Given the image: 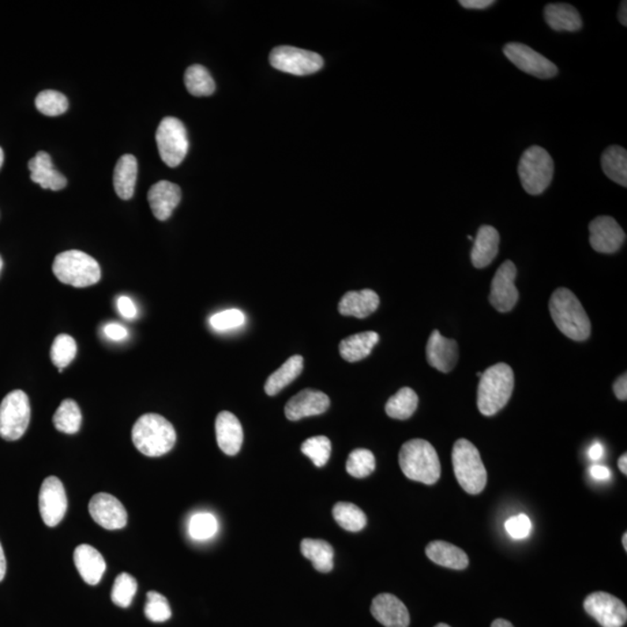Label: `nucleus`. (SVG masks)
Instances as JSON below:
<instances>
[{
    "label": "nucleus",
    "instance_id": "1",
    "mask_svg": "<svg viewBox=\"0 0 627 627\" xmlns=\"http://www.w3.org/2000/svg\"><path fill=\"white\" fill-rule=\"evenodd\" d=\"M550 311L555 325L570 340L582 341L591 336V320L579 299L568 288L554 291L550 299Z\"/></svg>",
    "mask_w": 627,
    "mask_h": 627
},
{
    "label": "nucleus",
    "instance_id": "2",
    "mask_svg": "<svg viewBox=\"0 0 627 627\" xmlns=\"http://www.w3.org/2000/svg\"><path fill=\"white\" fill-rule=\"evenodd\" d=\"M131 438L135 448L146 457L170 452L177 441L174 426L159 414H145L134 424Z\"/></svg>",
    "mask_w": 627,
    "mask_h": 627
},
{
    "label": "nucleus",
    "instance_id": "3",
    "mask_svg": "<svg viewBox=\"0 0 627 627\" xmlns=\"http://www.w3.org/2000/svg\"><path fill=\"white\" fill-rule=\"evenodd\" d=\"M515 378L512 367L497 364L483 372L478 388V408L484 416L502 411L513 396Z\"/></svg>",
    "mask_w": 627,
    "mask_h": 627
},
{
    "label": "nucleus",
    "instance_id": "4",
    "mask_svg": "<svg viewBox=\"0 0 627 627\" xmlns=\"http://www.w3.org/2000/svg\"><path fill=\"white\" fill-rule=\"evenodd\" d=\"M400 467L412 482L435 484L441 478V461L429 442L412 439L404 443L399 454Z\"/></svg>",
    "mask_w": 627,
    "mask_h": 627
},
{
    "label": "nucleus",
    "instance_id": "5",
    "mask_svg": "<svg viewBox=\"0 0 627 627\" xmlns=\"http://www.w3.org/2000/svg\"><path fill=\"white\" fill-rule=\"evenodd\" d=\"M52 272L61 283L77 288L93 286L101 278L95 258L80 250H69L56 256Z\"/></svg>",
    "mask_w": 627,
    "mask_h": 627
},
{
    "label": "nucleus",
    "instance_id": "6",
    "mask_svg": "<svg viewBox=\"0 0 627 627\" xmlns=\"http://www.w3.org/2000/svg\"><path fill=\"white\" fill-rule=\"evenodd\" d=\"M452 463L461 488L468 494L482 493L487 484V471L479 450L467 439H459L454 443Z\"/></svg>",
    "mask_w": 627,
    "mask_h": 627
},
{
    "label": "nucleus",
    "instance_id": "7",
    "mask_svg": "<svg viewBox=\"0 0 627 627\" xmlns=\"http://www.w3.org/2000/svg\"><path fill=\"white\" fill-rule=\"evenodd\" d=\"M554 175V161L547 150L532 145L525 150L518 164V176L525 192L539 195L551 185Z\"/></svg>",
    "mask_w": 627,
    "mask_h": 627
},
{
    "label": "nucleus",
    "instance_id": "8",
    "mask_svg": "<svg viewBox=\"0 0 627 627\" xmlns=\"http://www.w3.org/2000/svg\"><path fill=\"white\" fill-rule=\"evenodd\" d=\"M31 420V404L27 394L13 390L0 404V437L13 442L25 435Z\"/></svg>",
    "mask_w": 627,
    "mask_h": 627
},
{
    "label": "nucleus",
    "instance_id": "9",
    "mask_svg": "<svg viewBox=\"0 0 627 627\" xmlns=\"http://www.w3.org/2000/svg\"><path fill=\"white\" fill-rule=\"evenodd\" d=\"M156 142L161 161L170 168L178 167L189 153L185 126L174 116L161 120L156 131Z\"/></svg>",
    "mask_w": 627,
    "mask_h": 627
},
{
    "label": "nucleus",
    "instance_id": "10",
    "mask_svg": "<svg viewBox=\"0 0 627 627\" xmlns=\"http://www.w3.org/2000/svg\"><path fill=\"white\" fill-rule=\"evenodd\" d=\"M270 63L274 69L295 76L317 73L325 65L323 59L317 52L288 46L274 48L270 55Z\"/></svg>",
    "mask_w": 627,
    "mask_h": 627
},
{
    "label": "nucleus",
    "instance_id": "11",
    "mask_svg": "<svg viewBox=\"0 0 627 627\" xmlns=\"http://www.w3.org/2000/svg\"><path fill=\"white\" fill-rule=\"evenodd\" d=\"M503 52L513 65L531 76L540 80H550L559 74L558 67L545 56L533 51L527 44L510 43L503 48Z\"/></svg>",
    "mask_w": 627,
    "mask_h": 627
},
{
    "label": "nucleus",
    "instance_id": "12",
    "mask_svg": "<svg viewBox=\"0 0 627 627\" xmlns=\"http://www.w3.org/2000/svg\"><path fill=\"white\" fill-rule=\"evenodd\" d=\"M584 607L602 627H623L626 624L625 604L607 592H592L584 600Z\"/></svg>",
    "mask_w": 627,
    "mask_h": 627
},
{
    "label": "nucleus",
    "instance_id": "13",
    "mask_svg": "<svg viewBox=\"0 0 627 627\" xmlns=\"http://www.w3.org/2000/svg\"><path fill=\"white\" fill-rule=\"evenodd\" d=\"M41 517L47 527L54 528L61 523L67 510L65 486L56 476H49L41 486L39 495Z\"/></svg>",
    "mask_w": 627,
    "mask_h": 627
},
{
    "label": "nucleus",
    "instance_id": "14",
    "mask_svg": "<svg viewBox=\"0 0 627 627\" xmlns=\"http://www.w3.org/2000/svg\"><path fill=\"white\" fill-rule=\"evenodd\" d=\"M517 269L512 261H506L499 266L491 281L490 302L495 310L501 313H508L518 302L515 279Z\"/></svg>",
    "mask_w": 627,
    "mask_h": 627
},
{
    "label": "nucleus",
    "instance_id": "15",
    "mask_svg": "<svg viewBox=\"0 0 627 627\" xmlns=\"http://www.w3.org/2000/svg\"><path fill=\"white\" fill-rule=\"evenodd\" d=\"M591 246L600 254H615L626 241L625 231L611 216H599L589 224Z\"/></svg>",
    "mask_w": 627,
    "mask_h": 627
},
{
    "label": "nucleus",
    "instance_id": "16",
    "mask_svg": "<svg viewBox=\"0 0 627 627\" xmlns=\"http://www.w3.org/2000/svg\"><path fill=\"white\" fill-rule=\"evenodd\" d=\"M89 512L93 521L106 530H120L126 527L129 520L122 503L107 493L95 495L90 501Z\"/></svg>",
    "mask_w": 627,
    "mask_h": 627
},
{
    "label": "nucleus",
    "instance_id": "17",
    "mask_svg": "<svg viewBox=\"0 0 627 627\" xmlns=\"http://www.w3.org/2000/svg\"><path fill=\"white\" fill-rule=\"evenodd\" d=\"M330 399L320 390L303 389L285 405V415L290 420L321 415L328 411Z\"/></svg>",
    "mask_w": 627,
    "mask_h": 627
},
{
    "label": "nucleus",
    "instance_id": "18",
    "mask_svg": "<svg viewBox=\"0 0 627 627\" xmlns=\"http://www.w3.org/2000/svg\"><path fill=\"white\" fill-rule=\"evenodd\" d=\"M459 358L457 341L441 335L434 330L427 344V359L434 369L449 373L457 365Z\"/></svg>",
    "mask_w": 627,
    "mask_h": 627
},
{
    "label": "nucleus",
    "instance_id": "19",
    "mask_svg": "<svg viewBox=\"0 0 627 627\" xmlns=\"http://www.w3.org/2000/svg\"><path fill=\"white\" fill-rule=\"evenodd\" d=\"M371 612L373 617L386 627H408L411 624L407 607L392 594L375 597L372 602Z\"/></svg>",
    "mask_w": 627,
    "mask_h": 627
},
{
    "label": "nucleus",
    "instance_id": "20",
    "mask_svg": "<svg viewBox=\"0 0 627 627\" xmlns=\"http://www.w3.org/2000/svg\"><path fill=\"white\" fill-rule=\"evenodd\" d=\"M182 200V190L176 184L161 180L150 187L148 201L153 216L167 221Z\"/></svg>",
    "mask_w": 627,
    "mask_h": 627
},
{
    "label": "nucleus",
    "instance_id": "21",
    "mask_svg": "<svg viewBox=\"0 0 627 627\" xmlns=\"http://www.w3.org/2000/svg\"><path fill=\"white\" fill-rule=\"evenodd\" d=\"M217 445L227 456H235L243 444V429L241 423L234 414L223 411L216 420Z\"/></svg>",
    "mask_w": 627,
    "mask_h": 627
},
{
    "label": "nucleus",
    "instance_id": "22",
    "mask_svg": "<svg viewBox=\"0 0 627 627\" xmlns=\"http://www.w3.org/2000/svg\"><path fill=\"white\" fill-rule=\"evenodd\" d=\"M33 183L44 190L61 191L65 189L67 180L54 168L51 157L46 152L37 153L28 163Z\"/></svg>",
    "mask_w": 627,
    "mask_h": 627
},
{
    "label": "nucleus",
    "instance_id": "23",
    "mask_svg": "<svg viewBox=\"0 0 627 627\" xmlns=\"http://www.w3.org/2000/svg\"><path fill=\"white\" fill-rule=\"evenodd\" d=\"M74 561L80 576L88 584L96 585L103 579L106 562L100 552L91 545L77 546L74 553Z\"/></svg>",
    "mask_w": 627,
    "mask_h": 627
},
{
    "label": "nucleus",
    "instance_id": "24",
    "mask_svg": "<svg viewBox=\"0 0 627 627\" xmlns=\"http://www.w3.org/2000/svg\"><path fill=\"white\" fill-rule=\"evenodd\" d=\"M498 231L491 225H482V227H480L478 234H476L474 246H473L471 254L472 264L476 269L487 268L498 256Z\"/></svg>",
    "mask_w": 627,
    "mask_h": 627
},
{
    "label": "nucleus",
    "instance_id": "25",
    "mask_svg": "<svg viewBox=\"0 0 627 627\" xmlns=\"http://www.w3.org/2000/svg\"><path fill=\"white\" fill-rule=\"evenodd\" d=\"M380 305V299L377 293L372 290L348 292L341 298L338 310L344 317L365 318L373 314Z\"/></svg>",
    "mask_w": 627,
    "mask_h": 627
},
{
    "label": "nucleus",
    "instance_id": "26",
    "mask_svg": "<svg viewBox=\"0 0 627 627\" xmlns=\"http://www.w3.org/2000/svg\"><path fill=\"white\" fill-rule=\"evenodd\" d=\"M544 16L547 25L555 32H577L584 25L579 11L569 4H548Z\"/></svg>",
    "mask_w": 627,
    "mask_h": 627
},
{
    "label": "nucleus",
    "instance_id": "27",
    "mask_svg": "<svg viewBox=\"0 0 627 627\" xmlns=\"http://www.w3.org/2000/svg\"><path fill=\"white\" fill-rule=\"evenodd\" d=\"M427 557L431 561L446 568L461 570L467 568L468 557L461 548L452 544L435 540L426 548Z\"/></svg>",
    "mask_w": 627,
    "mask_h": 627
},
{
    "label": "nucleus",
    "instance_id": "28",
    "mask_svg": "<svg viewBox=\"0 0 627 627\" xmlns=\"http://www.w3.org/2000/svg\"><path fill=\"white\" fill-rule=\"evenodd\" d=\"M137 178V160L133 155H123L114 169V190L122 200L133 198Z\"/></svg>",
    "mask_w": 627,
    "mask_h": 627
},
{
    "label": "nucleus",
    "instance_id": "29",
    "mask_svg": "<svg viewBox=\"0 0 627 627\" xmlns=\"http://www.w3.org/2000/svg\"><path fill=\"white\" fill-rule=\"evenodd\" d=\"M380 337L375 332L356 333L345 338L340 344L341 358L349 363L360 362L371 355Z\"/></svg>",
    "mask_w": 627,
    "mask_h": 627
},
{
    "label": "nucleus",
    "instance_id": "30",
    "mask_svg": "<svg viewBox=\"0 0 627 627\" xmlns=\"http://www.w3.org/2000/svg\"><path fill=\"white\" fill-rule=\"evenodd\" d=\"M302 357L299 355L291 357L283 366L270 375L265 384V393L270 396H277L285 387L292 384L302 374Z\"/></svg>",
    "mask_w": 627,
    "mask_h": 627
},
{
    "label": "nucleus",
    "instance_id": "31",
    "mask_svg": "<svg viewBox=\"0 0 627 627\" xmlns=\"http://www.w3.org/2000/svg\"><path fill=\"white\" fill-rule=\"evenodd\" d=\"M302 553L313 563L314 568L320 573L332 572L333 568V548L321 539H303Z\"/></svg>",
    "mask_w": 627,
    "mask_h": 627
},
{
    "label": "nucleus",
    "instance_id": "32",
    "mask_svg": "<svg viewBox=\"0 0 627 627\" xmlns=\"http://www.w3.org/2000/svg\"><path fill=\"white\" fill-rule=\"evenodd\" d=\"M602 169L607 177L623 187L627 186V152L619 145H611L603 153Z\"/></svg>",
    "mask_w": 627,
    "mask_h": 627
},
{
    "label": "nucleus",
    "instance_id": "33",
    "mask_svg": "<svg viewBox=\"0 0 627 627\" xmlns=\"http://www.w3.org/2000/svg\"><path fill=\"white\" fill-rule=\"evenodd\" d=\"M419 405V396L415 390L404 387L386 404V412L389 418L396 419H411Z\"/></svg>",
    "mask_w": 627,
    "mask_h": 627
},
{
    "label": "nucleus",
    "instance_id": "34",
    "mask_svg": "<svg viewBox=\"0 0 627 627\" xmlns=\"http://www.w3.org/2000/svg\"><path fill=\"white\" fill-rule=\"evenodd\" d=\"M333 515L344 530L350 532L362 531L367 524V517L363 510L354 503L338 502L333 509Z\"/></svg>",
    "mask_w": 627,
    "mask_h": 627
},
{
    "label": "nucleus",
    "instance_id": "35",
    "mask_svg": "<svg viewBox=\"0 0 627 627\" xmlns=\"http://www.w3.org/2000/svg\"><path fill=\"white\" fill-rule=\"evenodd\" d=\"M56 429L63 434H77L82 426V412L78 404L74 400L67 399L63 401L54 419H52Z\"/></svg>",
    "mask_w": 627,
    "mask_h": 627
},
{
    "label": "nucleus",
    "instance_id": "36",
    "mask_svg": "<svg viewBox=\"0 0 627 627\" xmlns=\"http://www.w3.org/2000/svg\"><path fill=\"white\" fill-rule=\"evenodd\" d=\"M187 91L194 97H208L216 92V82L205 67L194 65L186 70L184 76Z\"/></svg>",
    "mask_w": 627,
    "mask_h": 627
},
{
    "label": "nucleus",
    "instance_id": "37",
    "mask_svg": "<svg viewBox=\"0 0 627 627\" xmlns=\"http://www.w3.org/2000/svg\"><path fill=\"white\" fill-rule=\"evenodd\" d=\"M76 355L77 344L74 337L62 333L55 338L51 345V358L59 372H62L65 367L73 363Z\"/></svg>",
    "mask_w": 627,
    "mask_h": 627
},
{
    "label": "nucleus",
    "instance_id": "38",
    "mask_svg": "<svg viewBox=\"0 0 627 627\" xmlns=\"http://www.w3.org/2000/svg\"><path fill=\"white\" fill-rule=\"evenodd\" d=\"M37 111L47 116H59L65 114L69 108V101L63 93L46 90L40 92L35 99Z\"/></svg>",
    "mask_w": 627,
    "mask_h": 627
},
{
    "label": "nucleus",
    "instance_id": "39",
    "mask_svg": "<svg viewBox=\"0 0 627 627\" xmlns=\"http://www.w3.org/2000/svg\"><path fill=\"white\" fill-rule=\"evenodd\" d=\"M375 469L374 454L369 450L357 449L352 451L347 461V472L357 479H364L372 474Z\"/></svg>",
    "mask_w": 627,
    "mask_h": 627
},
{
    "label": "nucleus",
    "instance_id": "40",
    "mask_svg": "<svg viewBox=\"0 0 627 627\" xmlns=\"http://www.w3.org/2000/svg\"><path fill=\"white\" fill-rule=\"evenodd\" d=\"M302 451L313 461L315 466L323 467L332 456V442L325 435H317L303 442Z\"/></svg>",
    "mask_w": 627,
    "mask_h": 627
},
{
    "label": "nucleus",
    "instance_id": "41",
    "mask_svg": "<svg viewBox=\"0 0 627 627\" xmlns=\"http://www.w3.org/2000/svg\"><path fill=\"white\" fill-rule=\"evenodd\" d=\"M137 592V582L129 573H121L112 589V602L120 607H129Z\"/></svg>",
    "mask_w": 627,
    "mask_h": 627
},
{
    "label": "nucleus",
    "instance_id": "42",
    "mask_svg": "<svg viewBox=\"0 0 627 627\" xmlns=\"http://www.w3.org/2000/svg\"><path fill=\"white\" fill-rule=\"evenodd\" d=\"M219 524L216 516L209 513H195L190 520L189 533L194 540L204 542L216 535Z\"/></svg>",
    "mask_w": 627,
    "mask_h": 627
},
{
    "label": "nucleus",
    "instance_id": "43",
    "mask_svg": "<svg viewBox=\"0 0 627 627\" xmlns=\"http://www.w3.org/2000/svg\"><path fill=\"white\" fill-rule=\"evenodd\" d=\"M145 617L150 622L163 623L171 618L172 611L167 597L157 592H149L145 607Z\"/></svg>",
    "mask_w": 627,
    "mask_h": 627
},
{
    "label": "nucleus",
    "instance_id": "44",
    "mask_svg": "<svg viewBox=\"0 0 627 627\" xmlns=\"http://www.w3.org/2000/svg\"><path fill=\"white\" fill-rule=\"evenodd\" d=\"M246 322V315L239 310H228L214 314L209 318V325L216 332L239 328Z\"/></svg>",
    "mask_w": 627,
    "mask_h": 627
},
{
    "label": "nucleus",
    "instance_id": "45",
    "mask_svg": "<svg viewBox=\"0 0 627 627\" xmlns=\"http://www.w3.org/2000/svg\"><path fill=\"white\" fill-rule=\"evenodd\" d=\"M506 530L513 539H525L530 536L532 524L530 518L524 513L509 518L506 521Z\"/></svg>",
    "mask_w": 627,
    "mask_h": 627
},
{
    "label": "nucleus",
    "instance_id": "46",
    "mask_svg": "<svg viewBox=\"0 0 627 627\" xmlns=\"http://www.w3.org/2000/svg\"><path fill=\"white\" fill-rule=\"evenodd\" d=\"M116 303H118V310L123 317L129 318V320L137 317V306H135L133 300L129 298V296H120Z\"/></svg>",
    "mask_w": 627,
    "mask_h": 627
},
{
    "label": "nucleus",
    "instance_id": "47",
    "mask_svg": "<svg viewBox=\"0 0 627 627\" xmlns=\"http://www.w3.org/2000/svg\"><path fill=\"white\" fill-rule=\"evenodd\" d=\"M104 333L105 335L113 341H122L129 336V332H127L125 326L118 325V323H110V325L105 326Z\"/></svg>",
    "mask_w": 627,
    "mask_h": 627
},
{
    "label": "nucleus",
    "instance_id": "48",
    "mask_svg": "<svg viewBox=\"0 0 627 627\" xmlns=\"http://www.w3.org/2000/svg\"><path fill=\"white\" fill-rule=\"evenodd\" d=\"M460 5L469 10L488 9L495 4L493 0H460Z\"/></svg>",
    "mask_w": 627,
    "mask_h": 627
},
{
    "label": "nucleus",
    "instance_id": "49",
    "mask_svg": "<svg viewBox=\"0 0 627 627\" xmlns=\"http://www.w3.org/2000/svg\"><path fill=\"white\" fill-rule=\"evenodd\" d=\"M626 374L622 375L614 384V392L618 400L626 401L627 399V379Z\"/></svg>",
    "mask_w": 627,
    "mask_h": 627
},
{
    "label": "nucleus",
    "instance_id": "50",
    "mask_svg": "<svg viewBox=\"0 0 627 627\" xmlns=\"http://www.w3.org/2000/svg\"><path fill=\"white\" fill-rule=\"evenodd\" d=\"M591 474L592 478L600 480V482H606L609 480L611 476L610 469L606 466H600V465H594L591 468Z\"/></svg>",
    "mask_w": 627,
    "mask_h": 627
},
{
    "label": "nucleus",
    "instance_id": "51",
    "mask_svg": "<svg viewBox=\"0 0 627 627\" xmlns=\"http://www.w3.org/2000/svg\"><path fill=\"white\" fill-rule=\"evenodd\" d=\"M604 453V449L603 445L600 444V443H595L594 445L592 446L591 449L588 451V456L591 458L592 460H600V458L603 457Z\"/></svg>",
    "mask_w": 627,
    "mask_h": 627
},
{
    "label": "nucleus",
    "instance_id": "52",
    "mask_svg": "<svg viewBox=\"0 0 627 627\" xmlns=\"http://www.w3.org/2000/svg\"><path fill=\"white\" fill-rule=\"evenodd\" d=\"M6 574V558L4 553L2 544H0V582L4 580Z\"/></svg>",
    "mask_w": 627,
    "mask_h": 627
},
{
    "label": "nucleus",
    "instance_id": "53",
    "mask_svg": "<svg viewBox=\"0 0 627 627\" xmlns=\"http://www.w3.org/2000/svg\"><path fill=\"white\" fill-rule=\"evenodd\" d=\"M619 21H621V24L626 27L627 26V3L626 2H622L621 4V9H619V14H618Z\"/></svg>",
    "mask_w": 627,
    "mask_h": 627
},
{
    "label": "nucleus",
    "instance_id": "54",
    "mask_svg": "<svg viewBox=\"0 0 627 627\" xmlns=\"http://www.w3.org/2000/svg\"><path fill=\"white\" fill-rule=\"evenodd\" d=\"M627 456L626 453L623 454L621 458H619L618 460V467L621 469V472L623 474L627 475Z\"/></svg>",
    "mask_w": 627,
    "mask_h": 627
},
{
    "label": "nucleus",
    "instance_id": "55",
    "mask_svg": "<svg viewBox=\"0 0 627 627\" xmlns=\"http://www.w3.org/2000/svg\"><path fill=\"white\" fill-rule=\"evenodd\" d=\"M491 627H513L512 623L506 621V619H497L491 623Z\"/></svg>",
    "mask_w": 627,
    "mask_h": 627
},
{
    "label": "nucleus",
    "instance_id": "56",
    "mask_svg": "<svg viewBox=\"0 0 627 627\" xmlns=\"http://www.w3.org/2000/svg\"><path fill=\"white\" fill-rule=\"evenodd\" d=\"M622 543H623V546H624V550L627 551V533L626 532L624 533V536H623Z\"/></svg>",
    "mask_w": 627,
    "mask_h": 627
},
{
    "label": "nucleus",
    "instance_id": "57",
    "mask_svg": "<svg viewBox=\"0 0 627 627\" xmlns=\"http://www.w3.org/2000/svg\"><path fill=\"white\" fill-rule=\"evenodd\" d=\"M3 163H4V152H3V149L0 148V168L3 167Z\"/></svg>",
    "mask_w": 627,
    "mask_h": 627
},
{
    "label": "nucleus",
    "instance_id": "58",
    "mask_svg": "<svg viewBox=\"0 0 627 627\" xmlns=\"http://www.w3.org/2000/svg\"><path fill=\"white\" fill-rule=\"evenodd\" d=\"M435 627H451L448 624H444V623H441V624L435 625Z\"/></svg>",
    "mask_w": 627,
    "mask_h": 627
},
{
    "label": "nucleus",
    "instance_id": "59",
    "mask_svg": "<svg viewBox=\"0 0 627 627\" xmlns=\"http://www.w3.org/2000/svg\"><path fill=\"white\" fill-rule=\"evenodd\" d=\"M3 269V259L0 257V271H2Z\"/></svg>",
    "mask_w": 627,
    "mask_h": 627
},
{
    "label": "nucleus",
    "instance_id": "60",
    "mask_svg": "<svg viewBox=\"0 0 627 627\" xmlns=\"http://www.w3.org/2000/svg\"><path fill=\"white\" fill-rule=\"evenodd\" d=\"M468 239H469V241H473V238L471 235H468Z\"/></svg>",
    "mask_w": 627,
    "mask_h": 627
}]
</instances>
